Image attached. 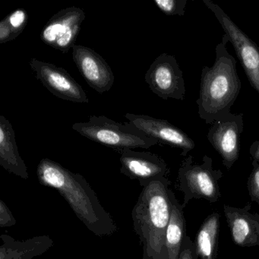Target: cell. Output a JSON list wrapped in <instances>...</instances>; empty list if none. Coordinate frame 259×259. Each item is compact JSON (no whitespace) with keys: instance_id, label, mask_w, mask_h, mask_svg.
<instances>
[{"instance_id":"6da1fadb","label":"cell","mask_w":259,"mask_h":259,"mask_svg":"<svg viewBox=\"0 0 259 259\" xmlns=\"http://www.w3.org/2000/svg\"><path fill=\"white\" fill-rule=\"evenodd\" d=\"M37 177L42 186L56 189L67 201L75 216L99 237L110 236L118 227L111 215L100 202L86 179L48 158L40 160Z\"/></svg>"},{"instance_id":"7a4b0ae2","label":"cell","mask_w":259,"mask_h":259,"mask_svg":"<svg viewBox=\"0 0 259 259\" xmlns=\"http://www.w3.org/2000/svg\"><path fill=\"white\" fill-rule=\"evenodd\" d=\"M170 185L168 178L142 185L132 210L133 229L143 248L142 259H167L166 233L172 210Z\"/></svg>"},{"instance_id":"3957f363","label":"cell","mask_w":259,"mask_h":259,"mask_svg":"<svg viewBox=\"0 0 259 259\" xmlns=\"http://www.w3.org/2000/svg\"><path fill=\"white\" fill-rule=\"evenodd\" d=\"M228 37L224 34L215 49L214 63L201 70L199 96L196 103L199 117L207 124L230 113L240 93L241 80L236 60L227 49Z\"/></svg>"},{"instance_id":"277c9868","label":"cell","mask_w":259,"mask_h":259,"mask_svg":"<svg viewBox=\"0 0 259 259\" xmlns=\"http://www.w3.org/2000/svg\"><path fill=\"white\" fill-rule=\"evenodd\" d=\"M72 130L93 142L122 153L127 149H148L160 144L130 122H116L105 116H92L88 122H76Z\"/></svg>"},{"instance_id":"5b68a950","label":"cell","mask_w":259,"mask_h":259,"mask_svg":"<svg viewBox=\"0 0 259 259\" xmlns=\"http://www.w3.org/2000/svg\"><path fill=\"white\" fill-rule=\"evenodd\" d=\"M222 177V171L213 169L209 156H204L201 163H195L192 156L186 157L178 172L179 189L184 194L183 207L195 198L216 203L221 197L219 180Z\"/></svg>"},{"instance_id":"8992f818","label":"cell","mask_w":259,"mask_h":259,"mask_svg":"<svg viewBox=\"0 0 259 259\" xmlns=\"http://www.w3.org/2000/svg\"><path fill=\"white\" fill-rule=\"evenodd\" d=\"M214 15L234 48L251 87L259 95V48L244 33L230 16L211 0H202Z\"/></svg>"},{"instance_id":"52a82bcc","label":"cell","mask_w":259,"mask_h":259,"mask_svg":"<svg viewBox=\"0 0 259 259\" xmlns=\"http://www.w3.org/2000/svg\"><path fill=\"white\" fill-rule=\"evenodd\" d=\"M145 79L151 92L162 99H185L186 84L174 56L162 54L157 57L145 73Z\"/></svg>"},{"instance_id":"ba28073f","label":"cell","mask_w":259,"mask_h":259,"mask_svg":"<svg viewBox=\"0 0 259 259\" xmlns=\"http://www.w3.org/2000/svg\"><path fill=\"white\" fill-rule=\"evenodd\" d=\"M84 19L85 13L81 9L75 7L63 9L48 21L40 33V40L66 54L75 45Z\"/></svg>"},{"instance_id":"9c48e42d","label":"cell","mask_w":259,"mask_h":259,"mask_svg":"<svg viewBox=\"0 0 259 259\" xmlns=\"http://www.w3.org/2000/svg\"><path fill=\"white\" fill-rule=\"evenodd\" d=\"M211 125L207 133V140L221 155L224 166L230 169L240 154L243 114L230 113L217 119Z\"/></svg>"},{"instance_id":"30bf717a","label":"cell","mask_w":259,"mask_h":259,"mask_svg":"<svg viewBox=\"0 0 259 259\" xmlns=\"http://www.w3.org/2000/svg\"><path fill=\"white\" fill-rule=\"evenodd\" d=\"M29 65L36 78L57 98L78 104L90 102L84 89L66 69L34 58Z\"/></svg>"},{"instance_id":"8fae6325","label":"cell","mask_w":259,"mask_h":259,"mask_svg":"<svg viewBox=\"0 0 259 259\" xmlns=\"http://www.w3.org/2000/svg\"><path fill=\"white\" fill-rule=\"evenodd\" d=\"M125 117L128 122L137 127L148 137L182 150V155L186 156L195 148V144L181 128L175 126L164 119H156L147 115L126 113Z\"/></svg>"},{"instance_id":"7c38bea8","label":"cell","mask_w":259,"mask_h":259,"mask_svg":"<svg viewBox=\"0 0 259 259\" xmlns=\"http://www.w3.org/2000/svg\"><path fill=\"white\" fill-rule=\"evenodd\" d=\"M72 58L78 71L89 85L98 93L109 92L114 84L115 77L110 66L94 50L75 45Z\"/></svg>"},{"instance_id":"4fadbf2b","label":"cell","mask_w":259,"mask_h":259,"mask_svg":"<svg viewBox=\"0 0 259 259\" xmlns=\"http://www.w3.org/2000/svg\"><path fill=\"white\" fill-rule=\"evenodd\" d=\"M120 154L121 172L131 180H138L141 186L154 180L167 178L169 168L157 154L132 149L125 150Z\"/></svg>"},{"instance_id":"5bb4252c","label":"cell","mask_w":259,"mask_h":259,"mask_svg":"<svg viewBox=\"0 0 259 259\" xmlns=\"http://www.w3.org/2000/svg\"><path fill=\"white\" fill-rule=\"evenodd\" d=\"M251 204L242 208L224 204V212L233 242L238 246L259 245V213H251Z\"/></svg>"},{"instance_id":"9a60e30c","label":"cell","mask_w":259,"mask_h":259,"mask_svg":"<svg viewBox=\"0 0 259 259\" xmlns=\"http://www.w3.org/2000/svg\"><path fill=\"white\" fill-rule=\"evenodd\" d=\"M0 165L23 180L29 178L28 168L19 154L14 128L4 116H0Z\"/></svg>"},{"instance_id":"2e32d148","label":"cell","mask_w":259,"mask_h":259,"mask_svg":"<svg viewBox=\"0 0 259 259\" xmlns=\"http://www.w3.org/2000/svg\"><path fill=\"white\" fill-rule=\"evenodd\" d=\"M0 239V259H32L45 254L54 245V239L48 235L18 241L10 235L2 234Z\"/></svg>"},{"instance_id":"e0dca14e","label":"cell","mask_w":259,"mask_h":259,"mask_svg":"<svg viewBox=\"0 0 259 259\" xmlns=\"http://www.w3.org/2000/svg\"><path fill=\"white\" fill-rule=\"evenodd\" d=\"M219 213H212L205 218L197 232L194 242L196 259H217L219 242Z\"/></svg>"},{"instance_id":"ac0fdd59","label":"cell","mask_w":259,"mask_h":259,"mask_svg":"<svg viewBox=\"0 0 259 259\" xmlns=\"http://www.w3.org/2000/svg\"><path fill=\"white\" fill-rule=\"evenodd\" d=\"M170 219L166 233V248L167 259H179L183 241L186 237V221L184 207L180 204L174 192H171Z\"/></svg>"},{"instance_id":"d6986e66","label":"cell","mask_w":259,"mask_h":259,"mask_svg":"<svg viewBox=\"0 0 259 259\" xmlns=\"http://www.w3.org/2000/svg\"><path fill=\"white\" fill-rule=\"evenodd\" d=\"M28 13L23 9L12 12L0 22V44H6L17 38L28 23Z\"/></svg>"},{"instance_id":"ffe728a7","label":"cell","mask_w":259,"mask_h":259,"mask_svg":"<svg viewBox=\"0 0 259 259\" xmlns=\"http://www.w3.org/2000/svg\"><path fill=\"white\" fill-rule=\"evenodd\" d=\"M154 3L166 16H185L187 0H154Z\"/></svg>"},{"instance_id":"44dd1931","label":"cell","mask_w":259,"mask_h":259,"mask_svg":"<svg viewBox=\"0 0 259 259\" xmlns=\"http://www.w3.org/2000/svg\"><path fill=\"white\" fill-rule=\"evenodd\" d=\"M253 169L247 181V189L251 201L259 205V163L252 161Z\"/></svg>"},{"instance_id":"7402d4cb","label":"cell","mask_w":259,"mask_h":259,"mask_svg":"<svg viewBox=\"0 0 259 259\" xmlns=\"http://www.w3.org/2000/svg\"><path fill=\"white\" fill-rule=\"evenodd\" d=\"M17 224L15 217L13 216L11 210L4 200H0V227L8 228L13 227Z\"/></svg>"},{"instance_id":"603a6c76","label":"cell","mask_w":259,"mask_h":259,"mask_svg":"<svg viewBox=\"0 0 259 259\" xmlns=\"http://www.w3.org/2000/svg\"><path fill=\"white\" fill-rule=\"evenodd\" d=\"M179 259H196L194 249V242L189 236H186L183 241Z\"/></svg>"},{"instance_id":"cb8c5ba5","label":"cell","mask_w":259,"mask_h":259,"mask_svg":"<svg viewBox=\"0 0 259 259\" xmlns=\"http://www.w3.org/2000/svg\"><path fill=\"white\" fill-rule=\"evenodd\" d=\"M249 153L252 157V161L259 163V140L255 141L251 144L249 148Z\"/></svg>"}]
</instances>
